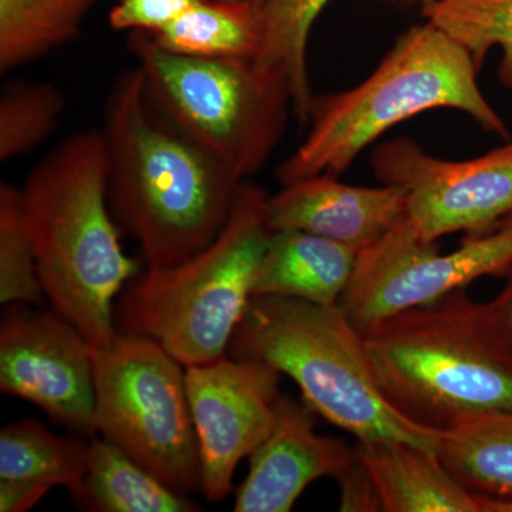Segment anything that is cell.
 <instances>
[{
  "label": "cell",
  "mask_w": 512,
  "mask_h": 512,
  "mask_svg": "<svg viewBox=\"0 0 512 512\" xmlns=\"http://www.w3.org/2000/svg\"><path fill=\"white\" fill-rule=\"evenodd\" d=\"M100 130L111 211L147 268H171L208 247L244 181L165 113L137 66L111 83Z\"/></svg>",
  "instance_id": "cell-1"
},
{
  "label": "cell",
  "mask_w": 512,
  "mask_h": 512,
  "mask_svg": "<svg viewBox=\"0 0 512 512\" xmlns=\"http://www.w3.org/2000/svg\"><path fill=\"white\" fill-rule=\"evenodd\" d=\"M23 208L46 301L93 346L117 335L116 299L137 272L107 195L101 130L77 131L30 171Z\"/></svg>",
  "instance_id": "cell-2"
},
{
  "label": "cell",
  "mask_w": 512,
  "mask_h": 512,
  "mask_svg": "<svg viewBox=\"0 0 512 512\" xmlns=\"http://www.w3.org/2000/svg\"><path fill=\"white\" fill-rule=\"evenodd\" d=\"M365 340L384 396L420 426L443 433L512 412V345L466 289L384 319Z\"/></svg>",
  "instance_id": "cell-3"
},
{
  "label": "cell",
  "mask_w": 512,
  "mask_h": 512,
  "mask_svg": "<svg viewBox=\"0 0 512 512\" xmlns=\"http://www.w3.org/2000/svg\"><path fill=\"white\" fill-rule=\"evenodd\" d=\"M478 70L470 53L436 26H412L362 83L313 96L308 134L276 170L279 183L342 174L390 128L434 109L461 111L508 140L507 124L478 86Z\"/></svg>",
  "instance_id": "cell-4"
},
{
  "label": "cell",
  "mask_w": 512,
  "mask_h": 512,
  "mask_svg": "<svg viewBox=\"0 0 512 512\" xmlns=\"http://www.w3.org/2000/svg\"><path fill=\"white\" fill-rule=\"evenodd\" d=\"M232 355L291 377L313 412L359 444L402 441L437 453L440 431L407 419L384 396L365 335L339 305L252 296L232 336Z\"/></svg>",
  "instance_id": "cell-5"
},
{
  "label": "cell",
  "mask_w": 512,
  "mask_h": 512,
  "mask_svg": "<svg viewBox=\"0 0 512 512\" xmlns=\"http://www.w3.org/2000/svg\"><path fill=\"white\" fill-rule=\"evenodd\" d=\"M266 201L261 187L244 181L208 247L171 268H147L128 286L114 311L117 332L156 340L184 367L227 356L274 234Z\"/></svg>",
  "instance_id": "cell-6"
},
{
  "label": "cell",
  "mask_w": 512,
  "mask_h": 512,
  "mask_svg": "<svg viewBox=\"0 0 512 512\" xmlns=\"http://www.w3.org/2000/svg\"><path fill=\"white\" fill-rule=\"evenodd\" d=\"M151 94L188 136L241 178L258 173L284 137L292 110L288 80L254 59H212L161 49L143 32L128 36Z\"/></svg>",
  "instance_id": "cell-7"
},
{
  "label": "cell",
  "mask_w": 512,
  "mask_h": 512,
  "mask_svg": "<svg viewBox=\"0 0 512 512\" xmlns=\"http://www.w3.org/2000/svg\"><path fill=\"white\" fill-rule=\"evenodd\" d=\"M94 426L177 493L201 491L185 367L156 340L117 332L94 346Z\"/></svg>",
  "instance_id": "cell-8"
},
{
  "label": "cell",
  "mask_w": 512,
  "mask_h": 512,
  "mask_svg": "<svg viewBox=\"0 0 512 512\" xmlns=\"http://www.w3.org/2000/svg\"><path fill=\"white\" fill-rule=\"evenodd\" d=\"M512 272V214L495 227L467 234L454 251L441 252L404 215L379 241L357 255L339 306L365 335L396 313L466 289L484 276Z\"/></svg>",
  "instance_id": "cell-9"
},
{
  "label": "cell",
  "mask_w": 512,
  "mask_h": 512,
  "mask_svg": "<svg viewBox=\"0 0 512 512\" xmlns=\"http://www.w3.org/2000/svg\"><path fill=\"white\" fill-rule=\"evenodd\" d=\"M372 168L382 184L406 191V215L426 241L485 231L512 214V140L471 160H443L407 137L376 148Z\"/></svg>",
  "instance_id": "cell-10"
},
{
  "label": "cell",
  "mask_w": 512,
  "mask_h": 512,
  "mask_svg": "<svg viewBox=\"0 0 512 512\" xmlns=\"http://www.w3.org/2000/svg\"><path fill=\"white\" fill-rule=\"evenodd\" d=\"M9 305L0 325V390L82 436L94 426V346L59 313Z\"/></svg>",
  "instance_id": "cell-11"
},
{
  "label": "cell",
  "mask_w": 512,
  "mask_h": 512,
  "mask_svg": "<svg viewBox=\"0 0 512 512\" xmlns=\"http://www.w3.org/2000/svg\"><path fill=\"white\" fill-rule=\"evenodd\" d=\"M279 382L274 367L242 357L185 367L205 500L220 503L228 497L239 463L274 429Z\"/></svg>",
  "instance_id": "cell-12"
},
{
  "label": "cell",
  "mask_w": 512,
  "mask_h": 512,
  "mask_svg": "<svg viewBox=\"0 0 512 512\" xmlns=\"http://www.w3.org/2000/svg\"><path fill=\"white\" fill-rule=\"evenodd\" d=\"M315 414L305 400L282 394L274 429L249 456L235 512H289L313 481L338 480L356 463L357 446L319 434Z\"/></svg>",
  "instance_id": "cell-13"
},
{
  "label": "cell",
  "mask_w": 512,
  "mask_h": 512,
  "mask_svg": "<svg viewBox=\"0 0 512 512\" xmlns=\"http://www.w3.org/2000/svg\"><path fill=\"white\" fill-rule=\"evenodd\" d=\"M406 201L396 185L357 187L338 175L316 174L268 195L266 210L274 231L311 232L360 252L402 220Z\"/></svg>",
  "instance_id": "cell-14"
},
{
  "label": "cell",
  "mask_w": 512,
  "mask_h": 512,
  "mask_svg": "<svg viewBox=\"0 0 512 512\" xmlns=\"http://www.w3.org/2000/svg\"><path fill=\"white\" fill-rule=\"evenodd\" d=\"M356 249L311 232L274 231L252 296H281L339 305L355 272Z\"/></svg>",
  "instance_id": "cell-15"
},
{
  "label": "cell",
  "mask_w": 512,
  "mask_h": 512,
  "mask_svg": "<svg viewBox=\"0 0 512 512\" xmlns=\"http://www.w3.org/2000/svg\"><path fill=\"white\" fill-rule=\"evenodd\" d=\"M384 512H481L476 494L433 451L402 443L356 444Z\"/></svg>",
  "instance_id": "cell-16"
},
{
  "label": "cell",
  "mask_w": 512,
  "mask_h": 512,
  "mask_svg": "<svg viewBox=\"0 0 512 512\" xmlns=\"http://www.w3.org/2000/svg\"><path fill=\"white\" fill-rule=\"evenodd\" d=\"M74 504L94 512H192L190 495L177 493L104 437H90L89 458Z\"/></svg>",
  "instance_id": "cell-17"
},
{
  "label": "cell",
  "mask_w": 512,
  "mask_h": 512,
  "mask_svg": "<svg viewBox=\"0 0 512 512\" xmlns=\"http://www.w3.org/2000/svg\"><path fill=\"white\" fill-rule=\"evenodd\" d=\"M150 36L177 55L254 59L262 45L261 9L249 0H200Z\"/></svg>",
  "instance_id": "cell-18"
},
{
  "label": "cell",
  "mask_w": 512,
  "mask_h": 512,
  "mask_svg": "<svg viewBox=\"0 0 512 512\" xmlns=\"http://www.w3.org/2000/svg\"><path fill=\"white\" fill-rule=\"evenodd\" d=\"M437 456L471 493L512 501V412L485 414L443 431Z\"/></svg>",
  "instance_id": "cell-19"
},
{
  "label": "cell",
  "mask_w": 512,
  "mask_h": 512,
  "mask_svg": "<svg viewBox=\"0 0 512 512\" xmlns=\"http://www.w3.org/2000/svg\"><path fill=\"white\" fill-rule=\"evenodd\" d=\"M97 0H0V73L73 42Z\"/></svg>",
  "instance_id": "cell-20"
},
{
  "label": "cell",
  "mask_w": 512,
  "mask_h": 512,
  "mask_svg": "<svg viewBox=\"0 0 512 512\" xmlns=\"http://www.w3.org/2000/svg\"><path fill=\"white\" fill-rule=\"evenodd\" d=\"M89 441L57 436L35 419L6 424L0 430V478L64 487L73 497L82 487Z\"/></svg>",
  "instance_id": "cell-21"
},
{
  "label": "cell",
  "mask_w": 512,
  "mask_h": 512,
  "mask_svg": "<svg viewBox=\"0 0 512 512\" xmlns=\"http://www.w3.org/2000/svg\"><path fill=\"white\" fill-rule=\"evenodd\" d=\"M332 0H265L261 6L262 45L255 57L288 80L292 111L306 126L313 94L309 86V36L320 13Z\"/></svg>",
  "instance_id": "cell-22"
},
{
  "label": "cell",
  "mask_w": 512,
  "mask_h": 512,
  "mask_svg": "<svg viewBox=\"0 0 512 512\" xmlns=\"http://www.w3.org/2000/svg\"><path fill=\"white\" fill-rule=\"evenodd\" d=\"M424 19L446 33L483 66L494 47L503 50L498 79L512 87V0H427Z\"/></svg>",
  "instance_id": "cell-23"
},
{
  "label": "cell",
  "mask_w": 512,
  "mask_h": 512,
  "mask_svg": "<svg viewBox=\"0 0 512 512\" xmlns=\"http://www.w3.org/2000/svg\"><path fill=\"white\" fill-rule=\"evenodd\" d=\"M63 94L52 83L12 80L0 92V161L8 163L45 143L59 127Z\"/></svg>",
  "instance_id": "cell-24"
},
{
  "label": "cell",
  "mask_w": 512,
  "mask_h": 512,
  "mask_svg": "<svg viewBox=\"0 0 512 512\" xmlns=\"http://www.w3.org/2000/svg\"><path fill=\"white\" fill-rule=\"evenodd\" d=\"M46 301L37 271L22 188L0 185V302L39 306Z\"/></svg>",
  "instance_id": "cell-25"
},
{
  "label": "cell",
  "mask_w": 512,
  "mask_h": 512,
  "mask_svg": "<svg viewBox=\"0 0 512 512\" xmlns=\"http://www.w3.org/2000/svg\"><path fill=\"white\" fill-rule=\"evenodd\" d=\"M200 0H116L109 13L111 29L119 32H160Z\"/></svg>",
  "instance_id": "cell-26"
},
{
  "label": "cell",
  "mask_w": 512,
  "mask_h": 512,
  "mask_svg": "<svg viewBox=\"0 0 512 512\" xmlns=\"http://www.w3.org/2000/svg\"><path fill=\"white\" fill-rule=\"evenodd\" d=\"M340 511H382L362 458L338 478Z\"/></svg>",
  "instance_id": "cell-27"
},
{
  "label": "cell",
  "mask_w": 512,
  "mask_h": 512,
  "mask_svg": "<svg viewBox=\"0 0 512 512\" xmlns=\"http://www.w3.org/2000/svg\"><path fill=\"white\" fill-rule=\"evenodd\" d=\"M52 490L47 484L0 478V511L23 512L35 507Z\"/></svg>",
  "instance_id": "cell-28"
},
{
  "label": "cell",
  "mask_w": 512,
  "mask_h": 512,
  "mask_svg": "<svg viewBox=\"0 0 512 512\" xmlns=\"http://www.w3.org/2000/svg\"><path fill=\"white\" fill-rule=\"evenodd\" d=\"M490 308L512 345V278L503 292L490 302Z\"/></svg>",
  "instance_id": "cell-29"
},
{
  "label": "cell",
  "mask_w": 512,
  "mask_h": 512,
  "mask_svg": "<svg viewBox=\"0 0 512 512\" xmlns=\"http://www.w3.org/2000/svg\"><path fill=\"white\" fill-rule=\"evenodd\" d=\"M478 504L481 512H512V501L498 500V498L485 497L477 495Z\"/></svg>",
  "instance_id": "cell-30"
},
{
  "label": "cell",
  "mask_w": 512,
  "mask_h": 512,
  "mask_svg": "<svg viewBox=\"0 0 512 512\" xmlns=\"http://www.w3.org/2000/svg\"><path fill=\"white\" fill-rule=\"evenodd\" d=\"M249 2H251L252 5H255L256 8L261 9V6L264 5L265 0H249Z\"/></svg>",
  "instance_id": "cell-31"
},
{
  "label": "cell",
  "mask_w": 512,
  "mask_h": 512,
  "mask_svg": "<svg viewBox=\"0 0 512 512\" xmlns=\"http://www.w3.org/2000/svg\"><path fill=\"white\" fill-rule=\"evenodd\" d=\"M424 2H427V0H424Z\"/></svg>",
  "instance_id": "cell-32"
}]
</instances>
